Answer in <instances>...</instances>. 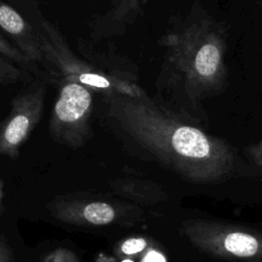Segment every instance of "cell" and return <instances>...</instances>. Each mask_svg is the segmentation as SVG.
<instances>
[{
	"label": "cell",
	"instance_id": "16",
	"mask_svg": "<svg viewBox=\"0 0 262 262\" xmlns=\"http://www.w3.org/2000/svg\"><path fill=\"white\" fill-rule=\"evenodd\" d=\"M0 262H12L11 251L3 238H0Z\"/></svg>",
	"mask_w": 262,
	"mask_h": 262
},
{
	"label": "cell",
	"instance_id": "4",
	"mask_svg": "<svg viewBox=\"0 0 262 262\" xmlns=\"http://www.w3.org/2000/svg\"><path fill=\"white\" fill-rule=\"evenodd\" d=\"M93 90L72 81H62L49 120L54 140L71 148L83 146L90 135Z\"/></svg>",
	"mask_w": 262,
	"mask_h": 262
},
{
	"label": "cell",
	"instance_id": "9",
	"mask_svg": "<svg viewBox=\"0 0 262 262\" xmlns=\"http://www.w3.org/2000/svg\"><path fill=\"white\" fill-rule=\"evenodd\" d=\"M110 186L114 193L138 205H151L165 198L157 184L135 177L117 178L110 182Z\"/></svg>",
	"mask_w": 262,
	"mask_h": 262
},
{
	"label": "cell",
	"instance_id": "17",
	"mask_svg": "<svg viewBox=\"0 0 262 262\" xmlns=\"http://www.w3.org/2000/svg\"><path fill=\"white\" fill-rule=\"evenodd\" d=\"M95 262H119V261L117 260L116 257L107 256V255H105L104 253H100V254L96 257Z\"/></svg>",
	"mask_w": 262,
	"mask_h": 262
},
{
	"label": "cell",
	"instance_id": "8",
	"mask_svg": "<svg viewBox=\"0 0 262 262\" xmlns=\"http://www.w3.org/2000/svg\"><path fill=\"white\" fill-rule=\"evenodd\" d=\"M0 32L32 62H43V54L36 29L10 5L0 1Z\"/></svg>",
	"mask_w": 262,
	"mask_h": 262
},
{
	"label": "cell",
	"instance_id": "2",
	"mask_svg": "<svg viewBox=\"0 0 262 262\" xmlns=\"http://www.w3.org/2000/svg\"><path fill=\"white\" fill-rule=\"evenodd\" d=\"M166 60L186 95L198 100L224 86L225 41L209 19L185 20L161 39Z\"/></svg>",
	"mask_w": 262,
	"mask_h": 262
},
{
	"label": "cell",
	"instance_id": "15",
	"mask_svg": "<svg viewBox=\"0 0 262 262\" xmlns=\"http://www.w3.org/2000/svg\"><path fill=\"white\" fill-rule=\"evenodd\" d=\"M248 154L252 161L262 169V140L251 144L248 147Z\"/></svg>",
	"mask_w": 262,
	"mask_h": 262
},
{
	"label": "cell",
	"instance_id": "5",
	"mask_svg": "<svg viewBox=\"0 0 262 262\" xmlns=\"http://www.w3.org/2000/svg\"><path fill=\"white\" fill-rule=\"evenodd\" d=\"M189 242L203 252L224 258H262V232L208 221L183 226Z\"/></svg>",
	"mask_w": 262,
	"mask_h": 262
},
{
	"label": "cell",
	"instance_id": "10",
	"mask_svg": "<svg viewBox=\"0 0 262 262\" xmlns=\"http://www.w3.org/2000/svg\"><path fill=\"white\" fill-rule=\"evenodd\" d=\"M147 0H114L110 20L115 24H128L142 10Z\"/></svg>",
	"mask_w": 262,
	"mask_h": 262
},
{
	"label": "cell",
	"instance_id": "6",
	"mask_svg": "<svg viewBox=\"0 0 262 262\" xmlns=\"http://www.w3.org/2000/svg\"><path fill=\"white\" fill-rule=\"evenodd\" d=\"M45 96L46 85L36 82L12 98L8 115L0 122V156L11 160L19 156L42 118Z\"/></svg>",
	"mask_w": 262,
	"mask_h": 262
},
{
	"label": "cell",
	"instance_id": "1",
	"mask_svg": "<svg viewBox=\"0 0 262 262\" xmlns=\"http://www.w3.org/2000/svg\"><path fill=\"white\" fill-rule=\"evenodd\" d=\"M113 123L129 140L188 181L212 183L233 169L230 145L180 119L147 94L103 95Z\"/></svg>",
	"mask_w": 262,
	"mask_h": 262
},
{
	"label": "cell",
	"instance_id": "13",
	"mask_svg": "<svg viewBox=\"0 0 262 262\" xmlns=\"http://www.w3.org/2000/svg\"><path fill=\"white\" fill-rule=\"evenodd\" d=\"M0 54L8 58L14 63H18L20 66L28 67L30 69L32 62L18 48L14 46V44L7 39L1 32H0Z\"/></svg>",
	"mask_w": 262,
	"mask_h": 262
},
{
	"label": "cell",
	"instance_id": "14",
	"mask_svg": "<svg viewBox=\"0 0 262 262\" xmlns=\"http://www.w3.org/2000/svg\"><path fill=\"white\" fill-rule=\"evenodd\" d=\"M42 262H79L76 254L66 248H56L47 254Z\"/></svg>",
	"mask_w": 262,
	"mask_h": 262
},
{
	"label": "cell",
	"instance_id": "7",
	"mask_svg": "<svg viewBox=\"0 0 262 262\" xmlns=\"http://www.w3.org/2000/svg\"><path fill=\"white\" fill-rule=\"evenodd\" d=\"M46 207L55 219L80 226L128 223L140 213V210L131 204L93 196L58 198Z\"/></svg>",
	"mask_w": 262,
	"mask_h": 262
},
{
	"label": "cell",
	"instance_id": "3",
	"mask_svg": "<svg viewBox=\"0 0 262 262\" xmlns=\"http://www.w3.org/2000/svg\"><path fill=\"white\" fill-rule=\"evenodd\" d=\"M43 62L53 73L62 78V81L79 83L94 92L102 95L122 94L131 97H141L145 90L135 82L104 72L87 61L79 58L68 46L57 29L48 20L40 21V29H36Z\"/></svg>",
	"mask_w": 262,
	"mask_h": 262
},
{
	"label": "cell",
	"instance_id": "19",
	"mask_svg": "<svg viewBox=\"0 0 262 262\" xmlns=\"http://www.w3.org/2000/svg\"><path fill=\"white\" fill-rule=\"evenodd\" d=\"M121 262H134L133 258H125V259H121Z\"/></svg>",
	"mask_w": 262,
	"mask_h": 262
},
{
	"label": "cell",
	"instance_id": "12",
	"mask_svg": "<svg viewBox=\"0 0 262 262\" xmlns=\"http://www.w3.org/2000/svg\"><path fill=\"white\" fill-rule=\"evenodd\" d=\"M24 73L14 62L0 54V85L6 86L21 81Z\"/></svg>",
	"mask_w": 262,
	"mask_h": 262
},
{
	"label": "cell",
	"instance_id": "18",
	"mask_svg": "<svg viewBox=\"0 0 262 262\" xmlns=\"http://www.w3.org/2000/svg\"><path fill=\"white\" fill-rule=\"evenodd\" d=\"M3 198H4V182L0 179V211L2 209Z\"/></svg>",
	"mask_w": 262,
	"mask_h": 262
},
{
	"label": "cell",
	"instance_id": "11",
	"mask_svg": "<svg viewBox=\"0 0 262 262\" xmlns=\"http://www.w3.org/2000/svg\"><path fill=\"white\" fill-rule=\"evenodd\" d=\"M148 247V241L142 236H132L121 241L115 247V255L120 259L133 258Z\"/></svg>",
	"mask_w": 262,
	"mask_h": 262
}]
</instances>
